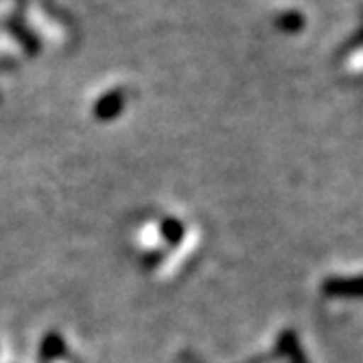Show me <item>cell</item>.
Here are the masks:
<instances>
[{"mask_svg": "<svg viewBox=\"0 0 363 363\" xmlns=\"http://www.w3.org/2000/svg\"><path fill=\"white\" fill-rule=\"evenodd\" d=\"M64 352V344L57 335H46V340L42 344V357L44 359H55Z\"/></svg>", "mask_w": 363, "mask_h": 363, "instance_id": "obj_1", "label": "cell"}]
</instances>
